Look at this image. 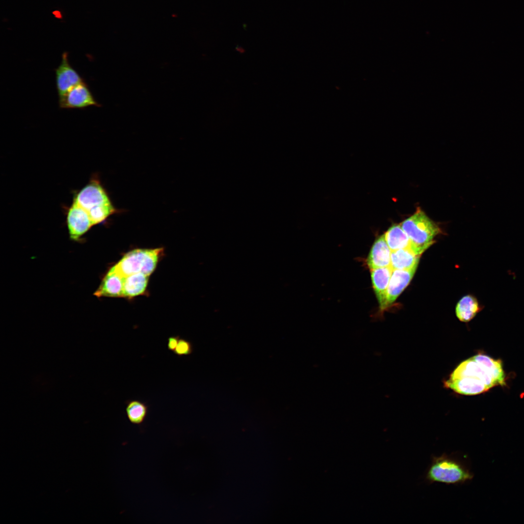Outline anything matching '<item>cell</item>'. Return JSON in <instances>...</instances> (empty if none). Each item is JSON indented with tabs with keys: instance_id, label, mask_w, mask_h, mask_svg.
I'll list each match as a JSON object with an SVG mask.
<instances>
[{
	"instance_id": "13",
	"label": "cell",
	"mask_w": 524,
	"mask_h": 524,
	"mask_svg": "<svg viewBox=\"0 0 524 524\" xmlns=\"http://www.w3.org/2000/svg\"><path fill=\"white\" fill-rule=\"evenodd\" d=\"M420 256L409 248H401L391 252L390 266L393 270H409L418 266Z\"/></svg>"
},
{
	"instance_id": "3",
	"label": "cell",
	"mask_w": 524,
	"mask_h": 524,
	"mask_svg": "<svg viewBox=\"0 0 524 524\" xmlns=\"http://www.w3.org/2000/svg\"><path fill=\"white\" fill-rule=\"evenodd\" d=\"M473 474L458 458L446 454L434 457L426 474L427 481L447 484H462L471 480Z\"/></svg>"
},
{
	"instance_id": "5",
	"label": "cell",
	"mask_w": 524,
	"mask_h": 524,
	"mask_svg": "<svg viewBox=\"0 0 524 524\" xmlns=\"http://www.w3.org/2000/svg\"><path fill=\"white\" fill-rule=\"evenodd\" d=\"M66 225L70 239L76 242L94 226L87 212L73 201L66 213Z\"/></svg>"
},
{
	"instance_id": "9",
	"label": "cell",
	"mask_w": 524,
	"mask_h": 524,
	"mask_svg": "<svg viewBox=\"0 0 524 524\" xmlns=\"http://www.w3.org/2000/svg\"><path fill=\"white\" fill-rule=\"evenodd\" d=\"M124 278L113 266L107 272L94 295L98 297L123 296Z\"/></svg>"
},
{
	"instance_id": "6",
	"label": "cell",
	"mask_w": 524,
	"mask_h": 524,
	"mask_svg": "<svg viewBox=\"0 0 524 524\" xmlns=\"http://www.w3.org/2000/svg\"><path fill=\"white\" fill-rule=\"evenodd\" d=\"M59 107L66 109H84L89 106L100 107L88 85L83 81L74 86L58 101Z\"/></svg>"
},
{
	"instance_id": "1",
	"label": "cell",
	"mask_w": 524,
	"mask_h": 524,
	"mask_svg": "<svg viewBox=\"0 0 524 524\" xmlns=\"http://www.w3.org/2000/svg\"><path fill=\"white\" fill-rule=\"evenodd\" d=\"M73 202L87 212L94 225L104 222L118 211L97 178H92L74 196Z\"/></svg>"
},
{
	"instance_id": "11",
	"label": "cell",
	"mask_w": 524,
	"mask_h": 524,
	"mask_svg": "<svg viewBox=\"0 0 524 524\" xmlns=\"http://www.w3.org/2000/svg\"><path fill=\"white\" fill-rule=\"evenodd\" d=\"M392 272L390 266L370 270L373 288L381 311L387 308V292Z\"/></svg>"
},
{
	"instance_id": "16",
	"label": "cell",
	"mask_w": 524,
	"mask_h": 524,
	"mask_svg": "<svg viewBox=\"0 0 524 524\" xmlns=\"http://www.w3.org/2000/svg\"><path fill=\"white\" fill-rule=\"evenodd\" d=\"M473 357L484 366L497 385L503 386L506 384L505 372L500 360H494L481 353L476 354Z\"/></svg>"
},
{
	"instance_id": "7",
	"label": "cell",
	"mask_w": 524,
	"mask_h": 524,
	"mask_svg": "<svg viewBox=\"0 0 524 524\" xmlns=\"http://www.w3.org/2000/svg\"><path fill=\"white\" fill-rule=\"evenodd\" d=\"M54 70L59 99L63 98L76 85L84 81L78 72L70 64L66 52L63 53L62 61Z\"/></svg>"
},
{
	"instance_id": "14",
	"label": "cell",
	"mask_w": 524,
	"mask_h": 524,
	"mask_svg": "<svg viewBox=\"0 0 524 524\" xmlns=\"http://www.w3.org/2000/svg\"><path fill=\"white\" fill-rule=\"evenodd\" d=\"M484 308L477 299L474 295H468L463 296L458 303L456 307V314L461 322H468Z\"/></svg>"
},
{
	"instance_id": "17",
	"label": "cell",
	"mask_w": 524,
	"mask_h": 524,
	"mask_svg": "<svg viewBox=\"0 0 524 524\" xmlns=\"http://www.w3.org/2000/svg\"><path fill=\"white\" fill-rule=\"evenodd\" d=\"M384 235L392 251L401 248H410L409 239L400 224H393Z\"/></svg>"
},
{
	"instance_id": "8",
	"label": "cell",
	"mask_w": 524,
	"mask_h": 524,
	"mask_svg": "<svg viewBox=\"0 0 524 524\" xmlns=\"http://www.w3.org/2000/svg\"><path fill=\"white\" fill-rule=\"evenodd\" d=\"M452 377H467L483 381L490 389L497 386L484 366L472 357L462 362L450 374Z\"/></svg>"
},
{
	"instance_id": "15",
	"label": "cell",
	"mask_w": 524,
	"mask_h": 524,
	"mask_svg": "<svg viewBox=\"0 0 524 524\" xmlns=\"http://www.w3.org/2000/svg\"><path fill=\"white\" fill-rule=\"evenodd\" d=\"M149 276L138 273L125 277L123 297L131 298L143 294L147 288Z\"/></svg>"
},
{
	"instance_id": "19",
	"label": "cell",
	"mask_w": 524,
	"mask_h": 524,
	"mask_svg": "<svg viewBox=\"0 0 524 524\" xmlns=\"http://www.w3.org/2000/svg\"><path fill=\"white\" fill-rule=\"evenodd\" d=\"M193 346L192 343L183 338H180L178 344L173 351L178 356H188L192 353Z\"/></svg>"
},
{
	"instance_id": "10",
	"label": "cell",
	"mask_w": 524,
	"mask_h": 524,
	"mask_svg": "<svg viewBox=\"0 0 524 524\" xmlns=\"http://www.w3.org/2000/svg\"><path fill=\"white\" fill-rule=\"evenodd\" d=\"M417 266L409 270H393L387 292V308L392 305L409 284Z\"/></svg>"
},
{
	"instance_id": "4",
	"label": "cell",
	"mask_w": 524,
	"mask_h": 524,
	"mask_svg": "<svg viewBox=\"0 0 524 524\" xmlns=\"http://www.w3.org/2000/svg\"><path fill=\"white\" fill-rule=\"evenodd\" d=\"M163 249H136L126 253L115 266L124 277L142 273L149 276L155 270Z\"/></svg>"
},
{
	"instance_id": "2",
	"label": "cell",
	"mask_w": 524,
	"mask_h": 524,
	"mask_svg": "<svg viewBox=\"0 0 524 524\" xmlns=\"http://www.w3.org/2000/svg\"><path fill=\"white\" fill-rule=\"evenodd\" d=\"M400 225L409 239L410 248L420 256L434 243V238L441 232L438 225L420 208Z\"/></svg>"
},
{
	"instance_id": "12",
	"label": "cell",
	"mask_w": 524,
	"mask_h": 524,
	"mask_svg": "<svg viewBox=\"0 0 524 524\" xmlns=\"http://www.w3.org/2000/svg\"><path fill=\"white\" fill-rule=\"evenodd\" d=\"M391 252L382 234L374 242L367 258V264L370 270L390 266Z\"/></svg>"
},
{
	"instance_id": "20",
	"label": "cell",
	"mask_w": 524,
	"mask_h": 524,
	"mask_svg": "<svg viewBox=\"0 0 524 524\" xmlns=\"http://www.w3.org/2000/svg\"><path fill=\"white\" fill-rule=\"evenodd\" d=\"M180 339L179 336L169 337L167 339V347L168 350L173 352L178 344Z\"/></svg>"
},
{
	"instance_id": "18",
	"label": "cell",
	"mask_w": 524,
	"mask_h": 524,
	"mask_svg": "<svg viewBox=\"0 0 524 524\" xmlns=\"http://www.w3.org/2000/svg\"><path fill=\"white\" fill-rule=\"evenodd\" d=\"M126 404L125 411L129 421L134 425L142 424L147 417L148 406L138 400H129Z\"/></svg>"
}]
</instances>
